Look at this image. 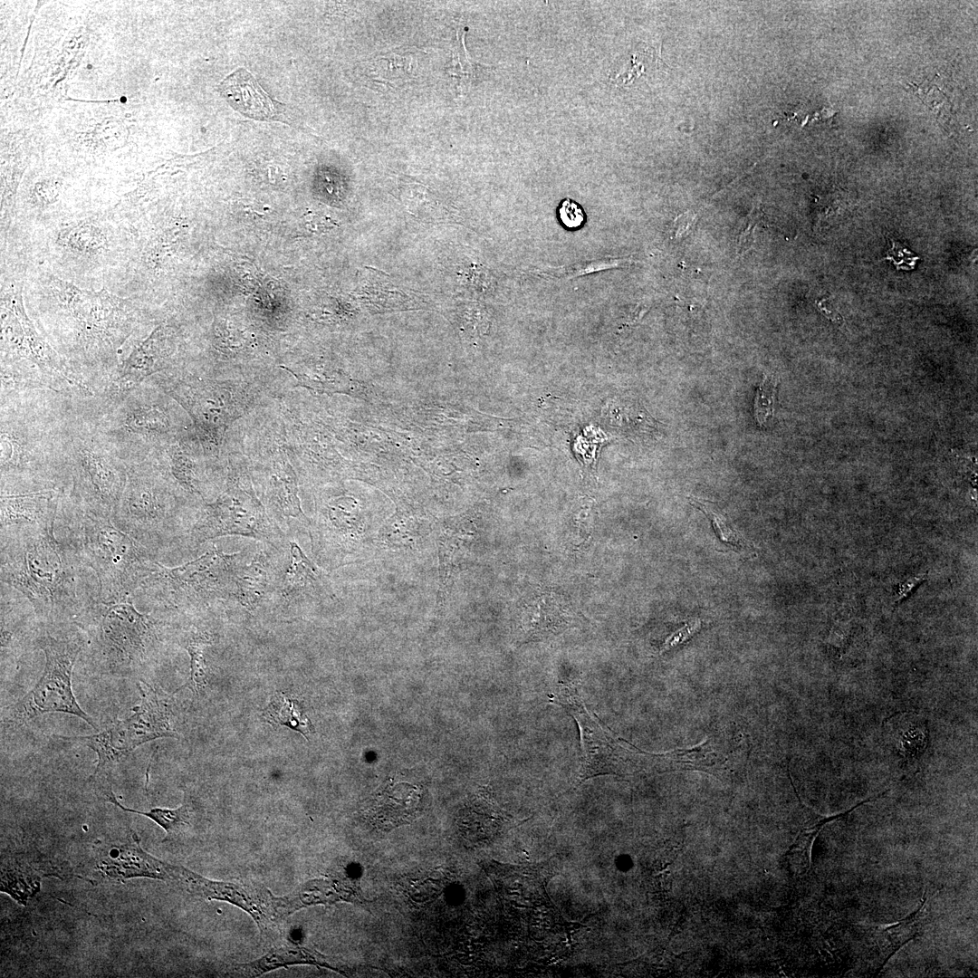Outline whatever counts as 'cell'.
I'll list each match as a JSON object with an SVG mask.
<instances>
[{"label": "cell", "mask_w": 978, "mask_h": 978, "mask_svg": "<svg viewBox=\"0 0 978 978\" xmlns=\"http://www.w3.org/2000/svg\"><path fill=\"white\" fill-rule=\"evenodd\" d=\"M630 263H633V261L629 258L606 257L580 263L570 267H558L551 268L550 271L535 270L532 272L551 277H563L566 279H571L574 277H580L599 271L624 266V264Z\"/></svg>", "instance_id": "30"}, {"label": "cell", "mask_w": 978, "mask_h": 978, "mask_svg": "<svg viewBox=\"0 0 978 978\" xmlns=\"http://www.w3.org/2000/svg\"><path fill=\"white\" fill-rule=\"evenodd\" d=\"M121 101H125V99H124V97H122V99H121Z\"/></svg>", "instance_id": "44"}, {"label": "cell", "mask_w": 978, "mask_h": 978, "mask_svg": "<svg viewBox=\"0 0 978 978\" xmlns=\"http://www.w3.org/2000/svg\"><path fill=\"white\" fill-rule=\"evenodd\" d=\"M175 881L192 895L228 902L242 908L251 915L262 932L277 919L274 896L264 887L207 879L180 866H176Z\"/></svg>", "instance_id": "13"}, {"label": "cell", "mask_w": 978, "mask_h": 978, "mask_svg": "<svg viewBox=\"0 0 978 978\" xmlns=\"http://www.w3.org/2000/svg\"><path fill=\"white\" fill-rule=\"evenodd\" d=\"M699 627H700V621L698 619H695L693 621H690V622L686 623L684 628L677 630L669 638H667V640L666 641V643H665V645L663 647V650L668 649L671 647L675 646L676 644L684 641L686 638H687L689 636H691L694 632H695L696 629L699 628Z\"/></svg>", "instance_id": "39"}, {"label": "cell", "mask_w": 978, "mask_h": 978, "mask_svg": "<svg viewBox=\"0 0 978 978\" xmlns=\"http://www.w3.org/2000/svg\"><path fill=\"white\" fill-rule=\"evenodd\" d=\"M289 565L285 571L280 574L273 598L287 604L295 603L308 596L321 594L326 581L320 568L305 555L295 542H289Z\"/></svg>", "instance_id": "20"}, {"label": "cell", "mask_w": 978, "mask_h": 978, "mask_svg": "<svg viewBox=\"0 0 978 978\" xmlns=\"http://www.w3.org/2000/svg\"><path fill=\"white\" fill-rule=\"evenodd\" d=\"M762 214L757 207L753 208L747 216L746 225L737 238V253L739 255L747 252L755 242V231L761 221Z\"/></svg>", "instance_id": "36"}, {"label": "cell", "mask_w": 978, "mask_h": 978, "mask_svg": "<svg viewBox=\"0 0 978 978\" xmlns=\"http://www.w3.org/2000/svg\"><path fill=\"white\" fill-rule=\"evenodd\" d=\"M687 498L693 506L698 508L709 518L714 532L722 542H725L737 550L749 549L748 542L736 531L727 525L726 519L712 507V503L693 496Z\"/></svg>", "instance_id": "31"}, {"label": "cell", "mask_w": 978, "mask_h": 978, "mask_svg": "<svg viewBox=\"0 0 978 978\" xmlns=\"http://www.w3.org/2000/svg\"><path fill=\"white\" fill-rule=\"evenodd\" d=\"M884 260L891 261L897 270H913L920 258L899 242L892 240V247L887 252Z\"/></svg>", "instance_id": "35"}, {"label": "cell", "mask_w": 978, "mask_h": 978, "mask_svg": "<svg viewBox=\"0 0 978 978\" xmlns=\"http://www.w3.org/2000/svg\"><path fill=\"white\" fill-rule=\"evenodd\" d=\"M263 716L272 725H285L301 733L305 738L311 733L312 724L300 703L287 695H275Z\"/></svg>", "instance_id": "26"}, {"label": "cell", "mask_w": 978, "mask_h": 978, "mask_svg": "<svg viewBox=\"0 0 978 978\" xmlns=\"http://www.w3.org/2000/svg\"><path fill=\"white\" fill-rule=\"evenodd\" d=\"M44 655V667L34 686L21 699L4 708L3 721L23 725L47 713L79 717L95 730L92 718L80 706L73 694V666L83 647L78 638H59L44 631L35 639Z\"/></svg>", "instance_id": "7"}, {"label": "cell", "mask_w": 978, "mask_h": 978, "mask_svg": "<svg viewBox=\"0 0 978 978\" xmlns=\"http://www.w3.org/2000/svg\"><path fill=\"white\" fill-rule=\"evenodd\" d=\"M398 191L403 206L417 219L427 223H448L453 219L447 206L422 185L406 183L399 187Z\"/></svg>", "instance_id": "23"}, {"label": "cell", "mask_w": 978, "mask_h": 978, "mask_svg": "<svg viewBox=\"0 0 978 978\" xmlns=\"http://www.w3.org/2000/svg\"><path fill=\"white\" fill-rule=\"evenodd\" d=\"M187 498L164 470L150 465H131L112 518L157 556L159 551L178 543L192 523L194 516L186 510Z\"/></svg>", "instance_id": "3"}, {"label": "cell", "mask_w": 978, "mask_h": 978, "mask_svg": "<svg viewBox=\"0 0 978 978\" xmlns=\"http://www.w3.org/2000/svg\"><path fill=\"white\" fill-rule=\"evenodd\" d=\"M240 553H225L216 545L198 558L177 567L158 561L137 593L146 602L175 612L197 613L234 598Z\"/></svg>", "instance_id": "4"}, {"label": "cell", "mask_w": 978, "mask_h": 978, "mask_svg": "<svg viewBox=\"0 0 978 978\" xmlns=\"http://www.w3.org/2000/svg\"><path fill=\"white\" fill-rule=\"evenodd\" d=\"M559 216L568 228H577L584 222V212L580 206L571 199H564L559 208Z\"/></svg>", "instance_id": "37"}, {"label": "cell", "mask_w": 978, "mask_h": 978, "mask_svg": "<svg viewBox=\"0 0 978 978\" xmlns=\"http://www.w3.org/2000/svg\"><path fill=\"white\" fill-rule=\"evenodd\" d=\"M696 217V214L692 211H686L676 217L673 223L675 237L679 239L688 235L692 231Z\"/></svg>", "instance_id": "38"}, {"label": "cell", "mask_w": 978, "mask_h": 978, "mask_svg": "<svg viewBox=\"0 0 978 978\" xmlns=\"http://www.w3.org/2000/svg\"><path fill=\"white\" fill-rule=\"evenodd\" d=\"M220 92L228 103L242 114L255 120L273 119L277 113L275 101L261 88L254 76L240 68L220 84Z\"/></svg>", "instance_id": "21"}, {"label": "cell", "mask_w": 978, "mask_h": 978, "mask_svg": "<svg viewBox=\"0 0 978 978\" xmlns=\"http://www.w3.org/2000/svg\"><path fill=\"white\" fill-rule=\"evenodd\" d=\"M222 536L251 538L276 551L286 546V534L268 514L246 471L228 473L223 492L215 501L200 505L178 543L194 550Z\"/></svg>", "instance_id": "6"}, {"label": "cell", "mask_w": 978, "mask_h": 978, "mask_svg": "<svg viewBox=\"0 0 978 978\" xmlns=\"http://www.w3.org/2000/svg\"><path fill=\"white\" fill-rule=\"evenodd\" d=\"M128 467L103 449L89 445L76 450L72 500L96 512L114 515L127 484Z\"/></svg>", "instance_id": "12"}, {"label": "cell", "mask_w": 978, "mask_h": 978, "mask_svg": "<svg viewBox=\"0 0 978 978\" xmlns=\"http://www.w3.org/2000/svg\"><path fill=\"white\" fill-rule=\"evenodd\" d=\"M173 353V343L166 326L157 327L137 346L121 365L113 384L119 390H129L147 377L164 369Z\"/></svg>", "instance_id": "18"}, {"label": "cell", "mask_w": 978, "mask_h": 978, "mask_svg": "<svg viewBox=\"0 0 978 978\" xmlns=\"http://www.w3.org/2000/svg\"><path fill=\"white\" fill-rule=\"evenodd\" d=\"M925 915V903L922 904L920 909L910 916V917L903 919L901 922L896 923L895 925L888 927L885 930V945H887L886 950L887 952L896 950L901 944L914 937L916 934L921 921Z\"/></svg>", "instance_id": "32"}, {"label": "cell", "mask_w": 978, "mask_h": 978, "mask_svg": "<svg viewBox=\"0 0 978 978\" xmlns=\"http://www.w3.org/2000/svg\"><path fill=\"white\" fill-rule=\"evenodd\" d=\"M168 393L192 418L206 455L218 452L228 427L251 403V396L241 387L196 377L179 379Z\"/></svg>", "instance_id": "8"}, {"label": "cell", "mask_w": 978, "mask_h": 978, "mask_svg": "<svg viewBox=\"0 0 978 978\" xmlns=\"http://www.w3.org/2000/svg\"><path fill=\"white\" fill-rule=\"evenodd\" d=\"M280 574L269 553L257 551L250 563L239 566L233 599L250 612L256 610L273 599Z\"/></svg>", "instance_id": "19"}, {"label": "cell", "mask_w": 978, "mask_h": 978, "mask_svg": "<svg viewBox=\"0 0 978 978\" xmlns=\"http://www.w3.org/2000/svg\"><path fill=\"white\" fill-rule=\"evenodd\" d=\"M778 379L773 374H763L754 398V417L763 426L772 417Z\"/></svg>", "instance_id": "33"}, {"label": "cell", "mask_w": 978, "mask_h": 978, "mask_svg": "<svg viewBox=\"0 0 978 978\" xmlns=\"http://www.w3.org/2000/svg\"><path fill=\"white\" fill-rule=\"evenodd\" d=\"M165 472L187 497L206 502L199 464L187 449L178 445L169 449L168 471Z\"/></svg>", "instance_id": "24"}, {"label": "cell", "mask_w": 978, "mask_h": 978, "mask_svg": "<svg viewBox=\"0 0 978 978\" xmlns=\"http://www.w3.org/2000/svg\"><path fill=\"white\" fill-rule=\"evenodd\" d=\"M60 302L81 324L82 332L90 345H120L128 336L132 319L127 301L118 298L106 290L88 292L68 283L64 286Z\"/></svg>", "instance_id": "11"}, {"label": "cell", "mask_w": 978, "mask_h": 978, "mask_svg": "<svg viewBox=\"0 0 978 978\" xmlns=\"http://www.w3.org/2000/svg\"><path fill=\"white\" fill-rule=\"evenodd\" d=\"M817 306L821 311V312H823L829 319L834 321H839L842 320L838 312L833 308L829 299H822L820 301H818Z\"/></svg>", "instance_id": "42"}, {"label": "cell", "mask_w": 978, "mask_h": 978, "mask_svg": "<svg viewBox=\"0 0 978 978\" xmlns=\"http://www.w3.org/2000/svg\"><path fill=\"white\" fill-rule=\"evenodd\" d=\"M297 964H311L339 971L319 952L302 945H280L269 950L260 958L244 964H235L232 973L247 977H257L279 968Z\"/></svg>", "instance_id": "22"}, {"label": "cell", "mask_w": 978, "mask_h": 978, "mask_svg": "<svg viewBox=\"0 0 978 978\" xmlns=\"http://www.w3.org/2000/svg\"><path fill=\"white\" fill-rule=\"evenodd\" d=\"M138 688L140 703L133 707L129 716L117 720L133 751L148 742L177 736L170 724L169 706L162 693L143 679L138 683Z\"/></svg>", "instance_id": "15"}, {"label": "cell", "mask_w": 978, "mask_h": 978, "mask_svg": "<svg viewBox=\"0 0 978 978\" xmlns=\"http://www.w3.org/2000/svg\"><path fill=\"white\" fill-rule=\"evenodd\" d=\"M60 494L54 489L1 495V530L43 527L54 523Z\"/></svg>", "instance_id": "17"}, {"label": "cell", "mask_w": 978, "mask_h": 978, "mask_svg": "<svg viewBox=\"0 0 978 978\" xmlns=\"http://www.w3.org/2000/svg\"><path fill=\"white\" fill-rule=\"evenodd\" d=\"M264 497L268 514L283 532L293 522L309 529L310 519L301 506L296 472L284 450H280L265 468Z\"/></svg>", "instance_id": "14"}, {"label": "cell", "mask_w": 978, "mask_h": 978, "mask_svg": "<svg viewBox=\"0 0 978 978\" xmlns=\"http://www.w3.org/2000/svg\"><path fill=\"white\" fill-rule=\"evenodd\" d=\"M4 301L2 334L11 358L24 359L35 366L48 388V383L54 382L90 392L85 383L69 369L54 350L38 334L26 315L21 292H11Z\"/></svg>", "instance_id": "10"}, {"label": "cell", "mask_w": 978, "mask_h": 978, "mask_svg": "<svg viewBox=\"0 0 978 978\" xmlns=\"http://www.w3.org/2000/svg\"><path fill=\"white\" fill-rule=\"evenodd\" d=\"M925 578H926L925 574L917 575V576L912 577L910 579H907L906 581H904L902 584H900V586L898 588L897 596H896V598L895 599L896 603H899L900 600H902L904 598H906L908 595V593H910L912 591V590L916 585L920 584Z\"/></svg>", "instance_id": "41"}, {"label": "cell", "mask_w": 978, "mask_h": 978, "mask_svg": "<svg viewBox=\"0 0 978 978\" xmlns=\"http://www.w3.org/2000/svg\"><path fill=\"white\" fill-rule=\"evenodd\" d=\"M305 223L309 230L314 233L325 232L335 225L332 219L318 214H308L305 217Z\"/></svg>", "instance_id": "40"}, {"label": "cell", "mask_w": 978, "mask_h": 978, "mask_svg": "<svg viewBox=\"0 0 978 978\" xmlns=\"http://www.w3.org/2000/svg\"><path fill=\"white\" fill-rule=\"evenodd\" d=\"M106 801L116 805L123 811L143 815L155 821L167 832V838L164 841L177 837L186 828L190 826L191 813L187 804H183L177 809L153 808L149 811H139L127 808L120 803L112 791H110L106 795Z\"/></svg>", "instance_id": "27"}, {"label": "cell", "mask_w": 978, "mask_h": 978, "mask_svg": "<svg viewBox=\"0 0 978 978\" xmlns=\"http://www.w3.org/2000/svg\"><path fill=\"white\" fill-rule=\"evenodd\" d=\"M87 68H88L89 70H91V69L92 68V65L89 63V64H87Z\"/></svg>", "instance_id": "43"}, {"label": "cell", "mask_w": 978, "mask_h": 978, "mask_svg": "<svg viewBox=\"0 0 978 978\" xmlns=\"http://www.w3.org/2000/svg\"><path fill=\"white\" fill-rule=\"evenodd\" d=\"M551 702L566 710L580 729L581 766L580 781L602 774H619L646 756L627 741L618 738L585 707L573 685L559 684L549 695Z\"/></svg>", "instance_id": "9"}, {"label": "cell", "mask_w": 978, "mask_h": 978, "mask_svg": "<svg viewBox=\"0 0 978 978\" xmlns=\"http://www.w3.org/2000/svg\"><path fill=\"white\" fill-rule=\"evenodd\" d=\"M1 583L24 596L46 619L72 622L99 599L88 568L68 543L58 541L54 523L1 530Z\"/></svg>", "instance_id": "1"}, {"label": "cell", "mask_w": 978, "mask_h": 978, "mask_svg": "<svg viewBox=\"0 0 978 978\" xmlns=\"http://www.w3.org/2000/svg\"><path fill=\"white\" fill-rule=\"evenodd\" d=\"M421 808L419 787L407 782L389 783L368 802L365 816L375 828L390 830L415 820Z\"/></svg>", "instance_id": "16"}, {"label": "cell", "mask_w": 978, "mask_h": 978, "mask_svg": "<svg viewBox=\"0 0 978 978\" xmlns=\"http://www.w3.org/2000/svg\"><path fill=\"white\" fill-rule=\"evenodd\" d=\"M63 237L70 247L81 252L98 251L105 244V237L101 230L89 224L72 228Z\"/></svg>", "instance_id": "34"}, {"label": "cell", "mask_w": 978, "mask_h": 978, "mask_svg": "<svg viewBox=\"0 0 978 978\" xmlns=\"http://www.w3.org/2000/svg\"><path fill=\"white\" fill-rule=\"evenodd\" d=\"M89 637L98 658L113 671L141 666L160 642L162 622L153 613H141L133 598L105 602L96 599L73 621Z\"/></svg>", "instance_id": "5"}, {"label": "cell", "mask_w": 978, "mask_h": 978, "mask_svg": "<svg viewBox=\"0 0 978 978\" xmlns=\"http://www.w3.org/2000/svg\"><path fill=\"white\" fill-rule=\"evenodd\" d=\"M68 543L91 570L99 583V599H134L154 570L157 556L119 527L112 515L89 509L72 500L64 510Z\"/></svg>", "instance_id": "2"}, {"label": "cell", "mask_w": 978, "mask_h": 978, "mask_svg": "<svg viewBox=\"0 0 978 978\" xmlns=\"http://www.w3.org/2000/svg\"><path fill=\"white\" fill-rule=\"evenodd\" d=\"M375 59L382 64L374 61L372 72L376 82H387L386 84L393 82L394 84L398 81L405 82L407 75L411 72L412 56L410 53H405V52L401 53L397 50Z\"/></svg>", "instance_id": "29"}, {"label": "cell", "mask_w": 978, "mask_h": 978, "mask_svg": "<svg viewBox=\"0 0 978 978\" xmlns=\"http://www.w3.org/2000/svg\"><path fill=\"white\" fill-rule=\"evenodd\" d=\"M129 433L139 435H162L170 431L169 418L156 406H143L132 411L125 421Z\"/></svg>", "instance_id": "28"}, {"label": "cell", "mask_w": 978, "mask_h": 978, "mask_svg": "<svg viewBox=\"0 0 978 978\" xmlns=\"http://www.w3.org/2000/svg\"><path fill=\"white\" fill-rule=\"evenodd\" d=\"M214 640L215 637L209 631L197 628L183 635L182 645L190 657V675L187 683L177 691L188 687L194 694H198L206 686L208 680V669L205 651L214 643Z\"/></svg>", "instance_id": "25"}]
</instances>
